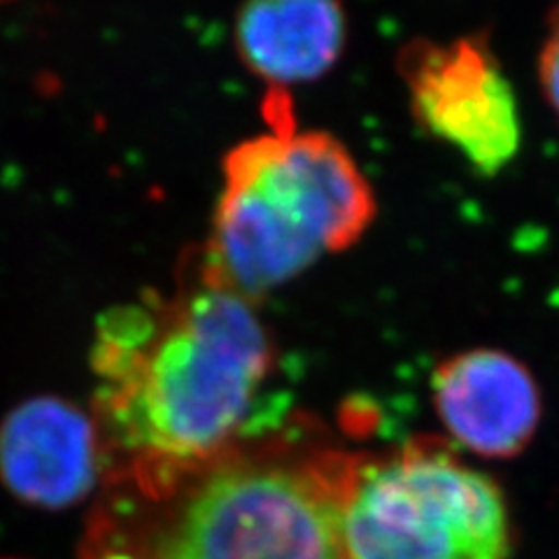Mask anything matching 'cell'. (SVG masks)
<instances>
[{"instance_id": "cell-1", "label": "cell", "mask_w": 559, "mask_h": 559, "mask_svg": "<svg viewBox=\"0 0 559 559\" xmlns=\"http://www.w3.org/2000/svg\"><path fill=\"white\" fill-rule=\"evenodd\" d=\"M275 364L257 304L189 252L173 289H147L94 329V423L108 483L159 487L245 439Z\"/></svg>"}, {"instance_id": "cell-9", "label": "cell", "mask_w": 559, "mask_h": 559, "mask_svg": "<svg viewBox=\"0 0 559 559\" xmlns=\"http://www.w3.org/2000/svg\"><path fill=\"white\" fill-rule=\"evenodd\" d=\"M536 75L540 96H544L550 112L559 121V3L546 16V33L538 49Z\"/></svg>"}, {"instance_id": "cell-2", "label": "cell", "mask_w": 559, "mask_h": 559, "mask_svg": "<svg viewBox=\"0 0 559 559\" xmlns=\"http://www.w3.org/2000/svg\"><path fill=\"white\" fill-rule=\"evenodd\" d=\"M355 454L294 436L242 441L159 487L115 480L80 559H345Z\"/></svg>"}, {"instance_id": "cell-10", "label": "cell", "mask_w": 559, "mask_h": 559, "mask_svg": "<svg viewBox=\"0 0 559 559\" xmlns=\"http://www.w3.org/2000/svg\"><path fill=\"white\" fill-rule=\"evenodd\" d=\"M0 3H8V0H0Z\"/></svg>"}, {"instance_id": "cell-5", "label": "cell", "mask_w": 559, "mask_h": 559, "mask_svg": "<svg viewBox=\"0 0 559 559\" xmlns=\"http://www.w3.org/2000/svg\"><path fill=\"white\" fill-rule=\"evenodd\" d=\"M396 66L419 129L485 178L515 159L522 145L520 108L485 33L448 43L413 40Z\"/></svg>"}, {"instance_id": "cell-4", "label": "cell", "mask_w": 559, "mask_h": 559, "mask_svg": "<svg viewBox=\"0 0 559 559\" xmlns=\"http://www.w3.org/2000/svg\"><path fill=\"white\" fill-rule=\"evenodd\" d=\"M345 559H509L513 524L497 480L423 436L355 454L341 503Z\"/></svg>"}, {"instance_id": "cell-7", "label": "cell", "mask_w": 559, "mask_h": 559, "mask_svg": "<svg viewBox=\"0 0 559 559\" xmlns=\"http://www.w3.org/2000/svg\"><path fill=\"white\" fill-rule=\"evenodd\" d=\"M100 466L94 415L66 399H28L0 425V480L26 503L63 509L82 501Z\"/></svg>"}, {"instance_id": "cell-8", "label": "cell", "mask_w": 559, "mask_h": 559, "mask_svg": "<svg viewBox=\"0 0 559 559\" xmlns=\"http://www.w3.org/2000/svg\"><path fill=\"white\" fill-rule=\"evenodd\" d=\"M345 40L341 0H245L236 20L242 63L273 92L326 75Z\"/></svg>"}, {"instance_id": "cell-6", "label": "cell", "mask_w": 559, "mask_h": 559, "mask_svg": "<svg viewBox=\"0 0 559 559\" xmlns=\"http://www.w3.org/2000/svg\"><path fill=\"white\" fill-rule=\"evenodd\" d=\"M431 399L452 441L489 460L527 450L544 413L530 366L497 347L443 359L431 376Z\"/></svg>"}, {"instance_id": "cell-3", "label": "cell", "mask_w": 559, "mask_h": 559, "mask_svg": "<svg viewBox=\"0 0 559 559\" xmlns=\"http://www.w3.org/2000/svg\"><path fill=\"white\" fill-rule=\"evenodd\" d=\"M285 94L266 100L269 131L226 154L203 248L224 283L252 301L353 248L376 219L373 187L355 156L334 135L296 127Z\"/></svg>"}]
</instances>
